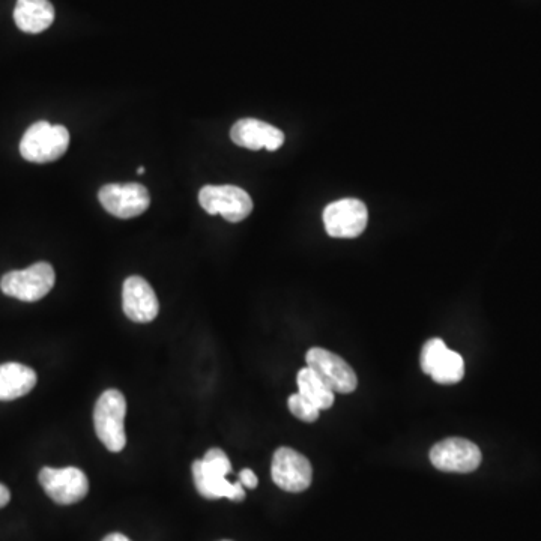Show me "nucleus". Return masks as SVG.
Returning <instances> with one entry per match:
<instances>
[{
  "label": "nucleus",
  "instance_id": "f257e3e1",
  "mask_svg": "<svg viewBox=\"0 0 541 541\" xmlns=\"http://www.w3.org/2000/svg\"><path fill=\"white\" fill-rule=\"evenodd\" d=\"M232 471L229 457L220 448H212L202 460L193 463L194 484L197 492L206 499L227 498L241 502L245 499V490L241 481L230 483L227 474Z\"/></svg>",
  "mask_w": 541,
  "mask_h": 541
},
{
  "label": "nucleus",
  "instance_id": "f03ea898",
  "mask_svg": "<svg viewBox=\"0 0 541 541\" xmlns=\"http://www.w3.org/2000/svg\"><path fill=\"white\" fill-rule=\"evenodd\" d=\"M127 400L118 390H107L101 394L94 409V426L98 439L112 453H119L127 445L125 435Z\"/></svg>",
  "mask_w": 541,
  "mask_h": 541
},
{
  "label": "nucleus",
  "instance_id": "7ed1b4c3",
  "mask_svg": "<svg viewBox=\"0 0 541 541\" xmlns=\"http://www.w3.org/2000/svg\"><path fill=\"white\" fill-rule=\"evenodd\" d=\"M68 146L70 133L64 125L40 121L26 131L20 142V154L31 163H52L67 152Z\"/></svg>",
  "mask_w": 541,
  "mask_h": 541
},
{
  "label": "nucleus",
  "instance_id": "20e7f679",
  "mask_svg": "<svg viewBox=\"0 0 541 541\" xmlns=\"http://www.w3.org/2000/svg\"><path fill=\"white\" fill-rule=\"evenodd\" d=\"M55 269L50 263L38 262L23 271H11L0 280V289L8 297L25 303L43 300L55 286Z\"/></svg>",
  "mask_w": 541,
  "mask_h": 541
},
{
  "label": "nucleus",
  "instance_id": "39448f33",
  "mask_svg": "<svg viewBox=\"0 0 541 541\" xmlns=\"http://www.w3.org/2000/svg\"><path fill=\"white\" fill-rule=\"evenodd\" d=\"M199 203L208 214L223 215L230 223L245 220L253 211L250 194L235 185H206L200 190Z\"/></svg>",
  "mask_w": 541,
  "mask_h": 541
},
{
  "label": "nucleus",
  "instance_id": "423d86ee",
  "mask_svg": "<svg viewBox=\"0 0 541 541\" xmlns=\"http://www.w3.org/2000/svg\"><path fill=\"white\" fill-rule=\"evenodd\" d=\"M307 367L312 369L330 390L349 394L357 390L358 379L354 369L339 355L322 348H312L306 355Z\"/></svg>",
  "mask_w": 541,
  "mask_h": 541
},
{
  "label": "nucleus",
  "instance_id": "0eeeda50",
  "mask_svg": "<svg viewBox=\"0 0 541 541\" xmlns=\"http://www.w3.org/2000/svg\"><path fill=\"white\" fill-rule=\"evenodd\" d=\"M44 492L61 505L76 504L82 501L89 492V481L82 469L68 466V468H43L38 475Z\"/></svg>",
  "mask_w": 541,
  "mask_h": 541
},
{
  "label": "nucleus",
  "instance_id": "6e6552de",
  "mask_svg": "<svg viewBox=\"0 0 541 541\" xmlns=\"http://www.w3.org/2000/svg\"><path fill=\"white\" fill-rule=\"evenodd\" d=\"M481 459L480 448L463 438L444 439L430 450V462L442 472L468 474L481 465Z\"/></svg>",
  "mask_w": 541,
  "mask_h": 541
},
{
  "label": "nucleus",
  "instance_id": "1a4fd4ad",
  "mask_svg": "<svg viewBox=\"0 0 541 541\" xmlns=\"http://www.w3.org/2000/svg\"><path fill=\"white\" fill-rule=\"evenodd\" d=\"M101 205L116 218H134L142 215L151 203L148 188L136 182L107 184L98 193Z\"/></svg>",
  "mask_w": 541,
  "mask_h": 541
},
{
  "label": "nucleus",
  "instance_id": "9d476101",
  "mask_svg": "<svg viewBox=\"0 0 541 541\" xmlns=\"http://www.w3.org/2000/svg\"><path fill=\"white\" fill-rule=\"evenodd\" d=\"M271 475L280 489L291 493L304 492L312 484V463L298 451L282 447L274 453Z\"/></svg>",
  "mask_w": 541,
  "mask_h": 541
},
{
  "label": "nucleus",
  "instance_id": "9b49d317",
  "mask_svg": "<svg viewBox=\"0 0 541 541\" xmlns=\"http://www.w3.org/2000/svg\"><path fill=\"white\" fill-rule=\"evenodd\" d=\"M369 212L361 200L343 199L330 203L324 211V224L333 238H357L366 230Z\"/></svg>",
  "mask_w": 541,
  "mask_h": 541
},
{
  "label": "nucleus",
  "instance_id": "f8f14e48",
  "mask_svg": "<svg viewBox=\"0 0 541 541\" xmlns=\"http://www.w3.org/2000/svg\"><path fill=\"white\" fill-rule=\"evenodd\" d=\"M122 307L127 318L136 324L154 321L160 310L154 289L139 276H131L125 280L122 289Z\"/></svg>",
  "mask_w": 541,
  "mask_h": 541
},
{
  "label": "nucleus",
  "instance_id": "ddd939ff",
  "mask_svg": "<svg viewBox=\"0 0 541 541\" xmlns=\"http://www.w3.org/2000/svg\"><path fill=\"white\" fill-rule=\"evenodd\" d=\"M230 139L235 145L241 148L251 149V151H277L285 143V134L279 128L259 119H239L232 130H230Z\"/></svg>",
  "mask_w": 541,
  "mask_h": 541
},
{
  "label": "nucleus",
  "instance_id": "4468645a",
  "mask_svg": "<svg viewBox=\"0 0 541 541\" xmlns=\"http://www.w3.org/2000/svg\"><path fill=\"white\" fill-rule=\"evenodd\" d=\"M14 22L26 34H41L55 22V8L49 0H17Z\"/></svg>",
  "mask_w": 541,
  "mask_h": 541
},
{
  "label": "nucleus",
  "instance_id": "2eb2a0df",
  "mask_svg": "<svg viewBox=\"0 0 541 541\" xmlns=\"http://www.w3.org/2000/svg\"><path fill=\"white\" fill-rule=\"evenodd\" d=\"M37 373L20 363L0 364V400L10 402L26 396L37 385Z\"/></svg>",
  "mask_w": 541,
  "mask_h": 541
},
{
  "label": "nucleus",
  "instance_id": "dca6fc26",
  "mask_svg": "<svg viewBox=\"0 0 541 541\" xmlns=\"http://www.w3.org/2000/svg\"><path fill=\"white\" fill-rule=\"evenodd\" d=\"M297 382L298 390H300L298 393L310 400L319 411H325V409H330L334 405L336 393L330 390L309 367L298 372Z\"/></svg>",
  "mask_w": 541,
  "mask_h": 541
},
{
  "label": "nucleus",
  "instance_id": "f3484780",
  "mask_svg": "<svg viewBox=\"0 0 541 541\" xmlns=\"http://www.w3.org/2000/svg\"><path fill=\"white\" fill-rule=\"evenodd\" d=\"M433 381L442 385L457 384L462 381L465 376V363H463L462 355L457 352L445 349L438 360L432 366L429 373Z\"/></svg>",
  "mask_w": 541,
  "mask_h": 541
},
{
  "label": "nucleus",
  "instance_id": "a211bd4d",
  "mask_svg": "<svg viewBox=\"0 0 541 541\" xmlns=\"http://www.w3.org/2000/svg\"><path fill=\"white\" fill-rule=\"evenodd\" d=\"M288 405L292 414L300 418L301 421H306V423H315L319 418V414H321V411L310 400L301 396L300 393L292 394L289 397Z\"/></svg>",
  "mask_w": 541,
  "mask_h": 541
},
{
  "label": "nucleus",
  "instance_id": "6ab92c4d",
  "mask_svg": "<svg viewBox=\"0 0 541 541\" xmlns=\"http://www.w3.org/2000/svg\"><path fill=\"white\" fill-rule=\"evenodd\" d=\"M447 349V345L442 342L441 339H432L424 345L423 351H421V367H423L424 373L429 375L432 370L433 364L438 360L439 355Z\"/></svg>",
  "mask_w": 541,
  "mask_h": 541
},
{
  "label": "nucleus",
  "instance_id": "aec40b11",
  "mask_svg": "<svg viewBox=\"0 0 541 541\" xmlns=\"http://www.w3.org/2000/svg\"><path fill=\"white\" fill-rule=\"evenodd\" d=\"M239 481H241L242 486L248 487V489H256L257 483H259L256 474L251 469H242L241 474H239Z\"/></svg>",
  "mask_w": 541,
  "mask_h": 541
},
{
  "label": "nucleus",
  "instance_id": "412c9836",
  "mask_svg": "<svg viewBox=\"0 0 541 541\" xmlns=\"http://www.w3.org/2000/svg\"><path fill=\"white\" fill-rule=\"evenodd\" d=\"M103 541H130L128 540L125 535L119 534V532H115V534L107 535L106 538H104Z\"/></svg>",
  "mask_w": 541,
  "mask_h": 541
},
{
  "label": "nucleus",
  "instance_id": "4be33fe9",
  "mask_svg": "<svg viewBox=\"0 0 541 541\" xmlns=\"http://www.w3.org/2000/svg\"><path fill=\"white\" fill-rule=\"evenodd\" d=\"M145 172H146L145 167H140V169H137V173H139V175H142V173H145Z\"/></svg>",
  "mask_w": 541,
  "mask_h": 541
},
{
  "label": "nucleus",
  "instance_id": "5701e85b",
  "mask_svg": "<svg viewBox=\"0 0 541 541\" xmlns=\"http://www.w3.org/2000/svg\"><path fill=\"white\" fill-rule=\"evenodd\" d=\"M224 541H229V540H224Z\"/></svg>",
  "mask_w": 541,
  "mask_h": 541
}]
</instances>
